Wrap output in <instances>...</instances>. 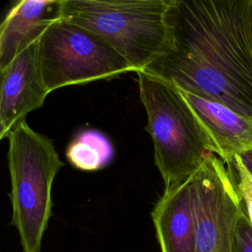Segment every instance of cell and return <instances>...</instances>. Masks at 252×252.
<instances>
[{
  "label": "cell",
  "instance_id": "6da1fadb",
  "mask_svg": "<svg viewBox=\"0 0 252 252\" xmlns=\"http://www.w3.org/2000/svg\"><path fill=\"white\" fill-rule=\"evenodd\" d=\"M173 49L146 70L252 118V0H175Z\"/></svg>",
  "mask_w": 252,
  "mask_h": 252
},
{
  "label": "cell",
  "instance_id": "7a4b0ae2",
  "mask_svg": "<svg viewBox=\"0 0 252 252\" xmlns=\"http://www.w3.org/2000/svg\"><path fill=\"white\" fill-rule=\"evenodd\" d=\"M175 0H62V19L104 39L136 73L173 49Z\"/></svg>",
  "mask_w": 252,
  "mask_h": 252
},
{
  "label": "cell",
  "instance_id": "3957f363",
  "mask_svg": "<svg viewBox=\"0 0 252 252\" xmlns=\"http://www.w3.org/2000/svg\"><path fill=\"white\" fill-rule=\"evenodd\" d=\"M137 75L155 162L167 189L189 179L208 154H216V149L178 88L146 71Z\"/></svg>",
  "mask_w": 252,
  "mask_h": 252
},
{
  "label": "cell",
  "instance_id": "277c9868",
  "mask_svg": "<svg viewBox=\"0 0 252 252\" xmlns=\"http://www.w3.org/2000/svg\"><path fill=\"white\" fill-rule=\"evenodd\" d=\"M7 139L12 224L20 234L24 252H40L51 214L52 184L63 162L53 142L26 120L17 124Z\"/></svg>",
  "mask_w": 252,
  "mask_h": 252
},
{
  "label": "cell",
  "instance_id": "5b68a950",
  "mask_svg": "<svg viewBox=\"0 0 252 252\" xmlns=\"http://www.w3.org/2000/svg\"><path fill=\"white\" fill-rule=\"evenodd\" d=\"M38 57L49 93L62 87L136 72L100 36L64 19L53 23L40 36Z\"/></svg>",
  "mask_w": 252,
  "mask_h": 252
},
{
  "label": "cell",
  "instance_id": "8992f818",
  "mask_svg": "<svg viewBox=\"0 0 252 252\" xmlns=\"http://www.w3.org/2000/svg\"><path fill=\"white\" fill-rule=\"evenodd\" d=\"M195 252H232L236 222L244 211L229 167L207 155L191 176Z\"/></svg>",
  "mask_w": 252,
  "mask_h": 252
},
{
  "label": "cell",
  "instance_id": "52a82bcc",
  "mask_svg": "<svg viewBox=\"0 0 252 252\" xmlns=\"http://www.w3.org/2000/svg\"><path fill=\"white\" fill-rule=\"evenodd\" d=\"M38 40L24 49L1 73L0 139L26 120L28 113L42 106L50 93L43 82Z\"/></svg>",
  "mask_w": 252,
  "mask_h": 252
},
{
  "label": "cell",
  "instance_id": "ba28073f",
  "mask_svg": "<svg viewBox=\"0 0 252 252\" xmlns=\"http://www.w3.org/2000/svg\"><path fill=\"white\" fill-rule=\"evenodd\" d=\"M62 0H21L6 14L0 26V71L62 19Z\"/></svg>",
  "mask_w": 252,
  "mask_h": 252
},
{
  "label": "cell",
  "instance_id": "9c48e42d",
  "mask_svg": "<svg viewBox=\"0 0 252 252\" xmlns=\"http://www.w3.org/2000/svg\"><path fill=\"white\" fill-rule=\"evenodd\" d=\"M180 90V89H179ZM207 131L216 155L225 164L252 148V118L212 99L180 90Z\"/></svg>",
  "mask_w": 252,
  "mask_h": 252
},
{
  "label": "cell",
  "instance_id": "30bf717a",
  "mask_svg": "<svg viewBox=\"0 0 252 252\" xmlns=\"http://www.w3.org/2000/svg\"><path fill=\"white\" fill-rule=\"evenodd\" d=\"M152 218L161 252H195V220L191 177L164 189Z\"/></svg>",
  "mask_w": 252,
  "mask_h": 252
},
{
  "label": "cell",
  "instance_id": "8fae6325",
  "mask_svg": "<svg viewBox=\"0 0 252 252\" xmlns=\"http://www.w3.org/2000/svg\"><path fill=\"white\" fill-rule=\"evenodd\" d=\"M69 162L82 170H96L112 158L113 148L109 140L96 130H86L76 136L66 152Z\"/></svg>",
  "mask_w": 252,
  "mask_h": 252
},
{
  "label": "cell",
  "instance_id": "7c38bea8",
  "mask_svg": "<svg viewBox=\"0 0 252 252\" xmlns=\"http://www.w3.org/2000/svg\"><path fill=\"white\" fill-rule=\"evenodd\" d=\"M226 165L231 171L245 212L252 224V175L246 169L238 155H236L231 162Z\"/></svg>",
  "mask_w": 252,
  "mask_h": 252
},
{
  "label": "cell",
  "instance_id": "4fadbf2b",
  "mask_svg": "<svg viewBox=\"0 0 252 252\" xmlns=\"http://www.w3.org/2000/svg\"><path fill=\"white\" fill-rule=\"evenodd\" d=\"M232 252H252V224L245 209L235 225Z\"/></svg>",
  "mask_w": 252,
  "mask_h": 252
},
{
  "label": "cell",
  "instance_id": "5bb4252c",
  "mask_svg": "<svg viewBox=\"0 0 252 252\" xmlns=\"http://www.w3.org/2000/svg\"><path fill=\"white\" fill-rule=\"evenodd\" d=\"M238 156H239L242 163L246 167V169L252 175V148L240 153Z\"/></svg>",
  "mask_w": 252,
  "mask_h": 252
}]
</instances>
